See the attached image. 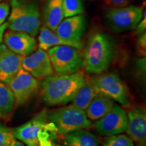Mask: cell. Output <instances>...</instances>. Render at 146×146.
Segmentation results:
<instances>
[{
	"instance_id": "cell-19",
	"label": "cell",
	"mask_w": 146,
	"mask_h": 146,
	"mask_svg": "<svg viewBox=\"0 0 146 146\" xmlns=\"http://www.w3.org/2000/svg\"><path fill=\"white\" fill-rule=\"evenodd\" d=\"M64 146H100L98 137L94 133L81 129L66 135Z\"/></svg>"
},
{
	"instance_id": "cell-7",
	"label": "cell",
	"mask_w": 146,
	"mask_h": 146,
	"mask_svg": "<svg viewBox=\"0 0 146 146\" xmlns=\"http://www.w3.org/2000/svg\"><path fill=\"white\" fill-rule=\"evenodd\" d=\"M53 70L56 74H72L83 68L81 51L69 45H57L47 50Z\"/></svg>"
},
{
	"instance_id": "cell-16",
	"label": "cell",
	"mask_w": 146,
	"mask_h": 146,
	"mask_svg": "<svg viewBox=\"0 0 146 146\" xmlns=\"http://www.w3.org/2000/svg\"><path fill=\"white\" fill-rule=\"evenodd\" d=\"M39 33L38 47L44 51H47L51 47L57 45H69L78 50H81L83 47V43L82 41H70L65 40L45 26L40 28Z\"/></svg>"
},
{
	"instance_id": "cell-30",
	"label": "cell",
	"mask_w": 146,
	"mask_h": 146,
	"mask_svg": "<svg viewBox=\"0 0 146 146\" xmlns=\"http://www.w3.org/2000/svg\"><path fill=\"white\" fill-rule=\"evenodd\" d=\"M7 27H8L7 23H4L0 26V43H1L3 41V35H4V33L5 31V30H6Z\"/></svg>"
},
{
	"instance_id": "cell-10",
	"label": "cell",
	"mask_w": 146,
	"mask_h": 146,
	"mask_svg": "<svg viewBox=\"0 0 146 146\" xmlns=\"http://www.w3.org/2000/svg\"><path fill=\"white\" fill-rule=\"evenodd\" d=\"M94 126L102 135L120 134L125 132L127 129V114L119 105L114 104L110 112L96 120Z\"/></svg>"
},
{
	"instance_id": "cell-28",
	"label": "cell",
	"mask_w": 146,
	"mask_h": 146,
	"mask_svg": "<svg viewBox=\"0 0 146 146\" xmlns=\"http://www.w3.org/2000/svg\"><path fill=\"white\" fill-rule=\"evenodd\" d=\"M135 34L138 35H141L143 33L145 32L146 30V12L144 11L143 14V17L141 19V21L139 22V23L137 24L135 27Z\"/></svg>"
},
{
	"instance_id": "cell-8",
	"label": "cell",
	"mask_w": 146,
	"mask_h": 146,
	"mask_svg": "<svg viewBox=\"0 0 146 146\" xmlns=\"http://www.w3.org/2000/svg\"><path fill=\"white\" fill-rule=\"evenodd\" d=\"M143 8L135 5L108 8L105 14L106 23L114 32L134 30L143 17Z\"/></svg>"
},
{
	"instance_id": "cell-22",
	"label": "cell",
	"mask_w": 146,
	"mask_h": 146,
	"mask_svg": "<svg viewBox=\"0 0 146 146\" xmlns=\"http://www.w3.org/2000/svg\"><path fill=\"white\" fill-rule=\"evenodd\" d=\"M64 17L81 15L84 12L83 0H63Z\"/></svg>"
},
{
	"instance_id": "cell-1",
	"label": "cell",
	"mask_w": 146,
	"mask_h": 146,
	"mask_svg": "<svg viewBox=\"0 0 146 146\" xmlns=\"http://www.w3.org/2000/svg\"><path fill=\"white\" fill-rule=\"evenodd\" d=\"M81 72L52 74L41 83V98L50 106L64 105L71 102L77 91L87 83Z\"/></svg>"
},
{
	"instance_id": "cell-29",
	"label": "cell",
	"mask_w": 146,
	"mask_h": 146,
	"mask_svg": "<svg viewBox=\"0 0 146 146\" xmlns=\"http://www.w3.org/2000/svg\"><path fill=\"white\" fill-rule=\"evenodd\" d=\"M137 66L138 70L141 71V72L145 73V57H141V58L138 59L137 62Z\"/></svg>"
},
{
	"instance_id": "cell-11",
	"label": "cell",
	"mask_w": 146,
	"mask_h": 146,
	"mask_svg": "<svg viewBox=\"0 0 146 146\" xmlns=\"http://www.w3.org/2000/svg\"><path fill=\"white\" fill-rule=\"evenodd\" d=\"M22 68L35 78H45L54 73L48 54L39 48L30 55L24 56Z\"/></svg>"
},
{
	"instance_id": "cell-6",
	"label": "cell",
	"mask_w": 146,
	"mask_h": 146,
	"mask_svg": "<svg viewBox=\"0 0 146 146\" xmlns=\"http://www.w3.org/2000/svg\"><path fill=\"white\" fill-rule=\"evenodd\" d=\"M88 82L98 95L107 97L124 106L130 105L127 89L116 73H100L91 77Z\"/></svg>"
},
{
	"instance_id": "cell-31",
	"label": "cell",
	"mask_w": 146,
	"mask_h": 146,
	"mask_svg": "<svg viewBox=\"0 0 146 146\" xmlns=\"http://www.w3.org/2000/svg\"><path fill=\"white\" fill-rule=\"evenodd\" d=\"M8 146H26V145H25L23 142L21 141H18V140H16V139Z\"/></svg>"
},
{
	"instance_id": "cell-15",
	"label": "cell",
	"mask_w": 146,
	"mask_h": 146,
	"mask_svg": "<svg viewBox=\"0 0 146 146\" xmlns=\"http://www.w3.org/2000/svg\"><path fill=\"white\" fill-rule=\"evenodd\" d=\"M87 28V22L83 16L76 15L63 20L56 29L58 36L70 41H81Z\"/></svg>"
},
{
	"instance_id": "cell-27",
	"label": "cell",
	"mask_w": 146,
	"mask_h": 146,
	"mask_svg": "<svg viewBox=\"0 0 146 146\" xmlns=\"http://www.w3.org/2000/svg\"><path fill=\"white\" fill-rule=\"evenodd\" d=\"M9 14H10V5L5 2L0 3V26L4 23Z\"/></svg>"
},
{
	"instance_id": "cell-13",
	"label": "cell",
	"mask_w": 146,
	"mask_h": 146,
	"mask_svg": "<svg viewBox=\"0 0 146 146\" xmlns=\"http://www.w3.org/2000/svg\"><path fill=\"white\" fill-rule=\"evenodd\" d=\"M3 41L10 50L21 56H26L33 53L37 47L34 36L23 32L9 30L4 33Z\"/></svg>"
},
{
	"instance_id": "cell-21",
	"label": "cell",
	"mask_w": 146,
	"mask_h": 146,
	"mask_svg": "<svg viewBox=\"0 0 146 146\" xmlns=\"http://www.w3.org/2000/svg\"><path fill=\"white\" fill-rule=\"evenodd\" d=\"M16 100L8 85L0 82V118H8L13 111Z\"/></svg>"
},
{
	"instance_id": "cell-2",
	"label": "cell",
	"mask_w": 146,
	"mask_h": 146,
	"mask_svg": "<svg viewBox=\"0 0 146 146\" xmlns=\"http://www.w3.org/2000/svg\"><path fill=\"white\" fill-rule=\"evenodd\" d=\"M116 53V45L109 35L102 31L94 32L89 37L83 55L85 72L100 74L106 70Z\"/></svg>"
},
{
	"instance_id": "cell-26",
	"label": "cell",
	"mask_w": 146,
	"mask_h": 146,
	"mask_svg": "<svg viewBox=\"0 0 146 146\" xmlns=\"http://www.w3.org/2000/svg\"><path fill=\"white\" fill-rule=\"evenodd\" d=\"M131 0H104L106 7L108 8H122L129 5Z\"/></svg>"
},
{
	"instance_id": "cell-12",
	"label": "cell",
	"mask_w": 146,
	"mask_h": 146,
	"mask_svg": "<svg viewBox=\"0 0 146 146\" xmlns=\"http://www.w3.org/2000/svg\"><path fill=\"white\" fill-rule=\"evenodd\" d=\"M126 132L133 141L140 145L145 144L146 112L144 108L135 106L127 114V126Z\"/></svg>"
},
{
	"instance_id": "cell-9",
	"label": "cell",
	"mask_w": 146,
	"mask_h": 146,
	"mask_svg": "<svg viewBox=\"0 0 146 146\" xmlns=\"http://www.w3.org/2000/svg\"><path fill=\"white\" fill-rule=\"evenodd\" d=\"M14 94L16 105H24L37 92L40 83L36 78L22 68L7 84Z\"/></svg>"
},
{
	"instance_id": "cell-17",
	"label": "cell",
	"mask_w": 146,
	"mask_h": 146,
	"mask_svg": "<svg viewBox=\"0 0 146 146\" xmlns=\"http://www.w3.org/2000/svg\"><path fill=\"white\" fill-rule=\"evenodd\" d=\"M64 18L63 0H47L43 14L45 27L55 32Z\"/></svg>"
},
{
	"instance_id": "cell-24",
	"label": "cell",
	"mask_w": 146,
	"mask_h": 146,
	"mask_svg": "<svg viewBox=\"0 0 146 146\" xmlns=\"http://www.w3.org/2000/svg\"><path fill=\"white\" fill-rule=\"evenodd\" d=\"M16 139L12 129L0 123V146H8Z\"/></svg>"
},
{
	"instance_id": "cell-23",
	"label": "cell",
	"mask_w": 146,
	"mask_h": 146,
	"mask_svg": "<svg viewBox=\"0 0 146 146\" xmlns=\"http://www.w3.org/2000/svg\"><path fill=\"white\" fill-rule=\"evenodd\" d=\"M103 146H135L129 136L123 134L106 136L104 139Z\"/></svg>"
},
{
	"instance_id": "cell-20",
	"label": "cell",
	"mask_w": 146,
	"mask_h": 146,
	"mask_svg": "<svg viewBox=\"0 0 146 146\" xmlns=\"http://www.w3.org/2000/svg\"><path fill=\"white\" fill-rule=\"evenodd\" d=\"M98 94L88 81L77 91L72 102V105L84 112Z\"/></svg>"
},
{
	"instance_id": "cell-25",
	"label": "cell",
	"mask_w": 146,
	"mask_h": 146,
	"mask_svg": "<svg viewBox=\"0 0 146 146\" xmlns=\"http://www.w3.org/2000/svg\"><path fill=\"white\" fill-rule=\"evenodd\" d=\"M136 50L138 56L140 57H145L146 56V33L139 35L136 43Z\"/></svg>"
},
{
	"instance_id": "cell-14",
	"label": "cell",
	"mask_w": 146,
	"mask_h": 146,
	"mask_svg": "<svg viewBox=\"0 0 146 146\" xmlns=\"http://www.w3.org/2000/svg\"><path fill=\"white\" fill-rule=\"evenodd\" d=\"M24 56L12 52L5 44L0 43V82L8 84L22 68Z\"/></svg>"
},
{
	"instance_id": "cell-3",
	"label": "cell",
	"mask_w": 146,
	"mask_h": 146,
	"mask_svg": "<svg viewBox=\"0 0 146 146\" xmlns=\"http://www.w3.org/2000/svg\"><path fill=\"white\" fill-rule=\"evenodd\" d=\"M12 131L15 138L26 146H57V129L45 110Z\"/></svg>"
},
{
	"instance_id": "cell-4",
	"label": "cell",
	"mask_w": 146,
	"mask_h": 146,
	"mask_svg": "<svg viewBox=\"0 0 146 146\" xmlns=\"http://www.w3.org/2000/svg\"><path fill=\"white\" fill-rule=\"evenodd\" d=\"M11 11L7 25L9 29L33 36L39 34L41 20L36 0H11Z\"/></svg>"
},
{
	"instance_id": "cell-5",
	"label": "cell",
	"mask_w": 146,
	"mask_h": 146,
	"mask_svg": "<svg viewBox=\"0 0 146 146\" xmlns=\"http://www.w3.org/2000/svg\"><path fill=\"white\" fill-rule=\"evenodd\" d=\"M48 118L57 129L58 135H66L81 129H89L94 124L87 118L85 112L72 104L58 108L48 113Z\"/></svg>"
},
{
	"instance_id": "cell-18",
	"label": "cell",
	"mask_w": 146,
	"mask_h": 146,
	"mask_svg": "<svg viewBox=\"0 0 146 146\" xmlns=\"http://www.w3.org/2000/svg\"><path fill=\"white\" fill-rule=\"evenodd\" d=\"M114 105L112 100L98 94L91 101L85 114L90 120H98L110 112Z\"/></svg>"
}]
</instances>
